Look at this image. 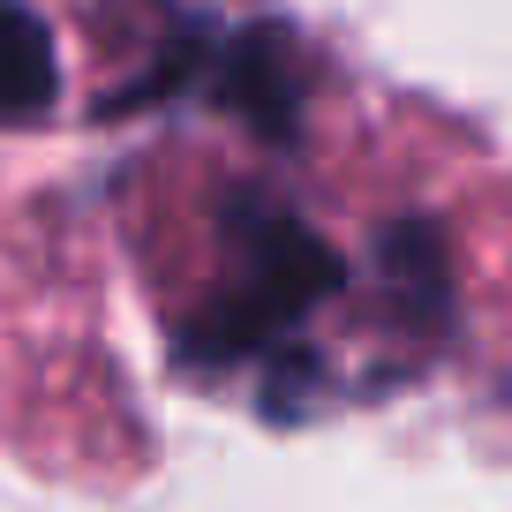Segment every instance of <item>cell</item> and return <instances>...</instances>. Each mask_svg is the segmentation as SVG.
Wrapping results in <instances>:
<instances>
[{
	"mask_svg": "<svg viewBox=\"0 0 512 512\" xmlns=\"http://www.w3.org/2000/svg\"><path fill=\"white\" fill-rule=\"evenodd\" d=\"M226 241H234V272H241L234 294H219L204 317L181 324V362L196 369L272 354L279 332H294L339 287V256L264 189H241L226 204Z\"/></svg>",
	"mask_w": 512,
	"mask_h": 512,
	"instance_id": "obj_1",
	"label": "cell"
},
{
	"mask_svg": "<svg viewBox=\"0 0 512 512\" xmlns=\"http://www.w3.org/2000/svg\"><path fill=\"white\" fill-rule=\"evenodd\" d=\"M219 98L264 144H294V136H302V61H294V38L279 31V23L241 31L234 46H226V61H219Z\"/></svg>",
	"mask_w": 512,
	"mask_h": 512,
	"instance_id": "obj_2",
	"label": "cell"
},
{
	"mask_svg": "<svg viewBox=\"0 0 512 512\" xmlns=\"http://www.w3.org/2000/svg\"><path fill=\"white\" fill-rule=\"evenodd\" d=\"M61 91V61H53L46 23L23 0H0V128H23L53 106Z\"/></svg>",
	"mask_w": 512,
	"mask_h": 512,
	"instance_id": "obj_3",
	"label": "cell"
},
{
	"mask_svg": "<svg viewBox=\"0 0 512 512\" xmlns=\"http://www.w3.org/2000/svg\"><path fill=\"white\" fill-rule=\"evenodd\" d=\"M384 272H392V287H400L407 309L445 317V302H452V287H445V234H437L430 219H392L384 226Z\"/></svg>",
	"mask_w": 512,
	"mask_h": 512,
	"instance_id": "obj_4",
	"label": "cell"
}]
</instances>
